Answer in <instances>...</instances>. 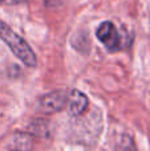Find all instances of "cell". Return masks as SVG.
<instances>
[{
    "instance_id": "6da1fadb",
    "label": "cell",
    "mask_w": 150,
    "mask_h": 151,
    "mask_svg": "<svg viewBox=\"0 0 150 151\" xmlns=\"http://www.w3.org/2000/svg\"><path fill=\"white\" fill-rule=\"evenodd\" d=\"M0 39L8 45V48L21 63H24L29 68L36 66L37 58L29 44L1 20H0Z\"/></svg>"
},
{
    "instance_id": "7a4b0ae2",
    "label": "cell",
    "mask_w": 150,
    "mask_h": 151,
    "mask_svg": "<svg viewBox=\"0 0 150 151\" xmlns=\"http://www.w3.org/2000/svg\"><path fill=\"white\" fill-rule=\"evenodd\" d=\"M97 39L102 42V45L110 52H117L122 47V40L117 31L116 25L112 21H104L97 28Z\"/></svg>"
},
{
    "instance_id": "3957f363",
    "label": "cell",
    "mask_w": 150,
    "mask_h": 151,
    "mask_svg": "<svg viewBox=\"0 0 150 151\" xmlns=\"http://www.w3.org/2000/svg\"><path fill=\"white\" fill-rule=\"evenodd\" d=\"M69 97L65 90H53L39 98L37 106L44 113H57L64 109Z\"/></svg>"
},
{
    "instance_id": "277c9868",
    "label": "cell",
    "mask_w": 150,
    "mask_h": 151,
    "mask_svg": "<svg viewBox=\"0 0 150 151\" xmlns=\"http://www.w3.org/2000/svg\"><path fill=\"white\" fill-rule=\"evenodd\" d=\"M88 97L79 89H73L69 93V114L73 117H80L88 109Z\"/></svg>"
},
{
    "instance_id": "5b68a950",
    "label": "cell",
    "mask_w": 150,
    "mask_h": 151,
    "mask_svg": "<svg viewBox=\"0 0 150 151\" xmlns=\"http://www.w3.org/2000/svg\"><path fill=\"white\" fill-rule=\"evenodd\" d=\"M9 151H32L33 139L28 133H15L7 145Z\"/></svg>"
},
{
    "instance_id": "8992f818",
    "label": "cell",
    "mask_w": 150,
    "mask_h": 151,
    "mask_svg": "<svg viewBox=\"0 0 150 151\" xmlns=\"http://www.w3.org/2000/svg\"><path fill=\"white\" fill-rule=\"evenodd\" d=\"M116 151H137L136 149V143L133 141V138L128 134L121 135L120 141L116 145Z\"/></svg>"
},
{
    "instance_id": "52a82bcc",
    "label": "cell",
    "mask_w": 150,
    "mask_h": 151,
    "mask_svg": "<svg viewBox=\"0 0 150 151\" xmlns=\"http://www.w3.org/2000/svg\"><path fill=\"white\" fill-rule=\"evenodd\" d=\"M39 125H40V127H37L36 123L32 122L31 125H29V130H31V133L36 134V135H40V137L47 135L48 129H47V122H45V119H39Z\"/></svg>"
},
{
    "instance_id": "ba28073f",
    "label": "cell",
    "mask_w": 150,
    "mask_h": 151,
    "mask_svg": "<svg viewBox=\"0 0 150 151\" xmlns=\"http://www.w3.org/2000/svg\"><path fill=\"white\" fill-rule=\"evenodd\" d=\"M25 0H0V4H19V3H24Z\"/></svg>"
}]
</instances>
